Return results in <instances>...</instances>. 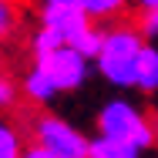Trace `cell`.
<instances>
[{"instance_id":"5b68a950","label":"cell","mask_w":158,"mask_h":158,"mask_svg":"<svg viewBox=\"0 0 158 158\" xmlns=\"http://www.w3.org/2000/svg\"><path fill=\"white\" fill-rule=\"evenodd\" d=\"M40 27H47L51 34H57L67 47H74L94 27V20L84 14V7H44L40 10Z\"/></svg>"},{"instance_id":"6da1fadb","label":"cell","mask_w":158,"mask_h":158,"mask_svg":"<svg viewBox=\"0 0 158 158\" xmlns=\"http://www.w3.org/2000/svg\"><path fill=\"white\" fill-rule=\"evenodd\" d=\"M148 37L141 34V27L131 24H118L104 31V47L98 54V74L114 84V88H135V71H138V57L145 51Z\"/></svg>"},{"instance_id":"8992f818","label":"cell","mask_w":158,"mask_h":158,"mask_svg":"<svg viewBox=\"0 0 158 158\" xmlns=\"http://www.w3.org/2000/svg\"><path fill=\"white\" fill-rule=\"evenodd\" d=\"M20 91H24V94H27V101H34V104H51L54 98L61 94V91L54 88V81H51V77H47V74H44L37 64H34L31 71L24 74V81H20Z\"/></svg>"},{"instance_id":"2e32d148","label":"cell","mask_w":158,"mask_h":158,"mask_svg":"<svg viewBox=\"0 0 158 158\" xmlns=\"http://www.w3.org/2000/svg\"><path fill=\"white\" fill-rule=\"evenodd\" d=\"M20 158H54V155H51V152H44L40 145H27V148H24V155H20Z\"/></svg>"},{"instance_id":"8fae6325","label":"cell","mask_w":158,"mask_h":158,"mask_svg":"<svg viewBox=\"0 0 158 158\" xmlns=\"http://www.w3.org/2000/svg\"><path fill=\"white\" fill-rule=\"evenodd\" d=\"M57 47H67L57 34H51L47 27H37L31 37V51H34V61H40V57H47V54H54Z\"/></svg>"},{"instance_id":"7a4b0ae2","label":"cell","mask_w":158,"mask_h":158,"mask_svg":"<svg viewBox=\"0 0 158 158\" xmlns=\"http://www.w3.org/2000/svg\"><path fill=\"white\" fill-rule=\"evenodd\" d=\"M98 135L111 138V141H121V145H131L138 152H145V148L155 145L152 118L135 101H128V98H111L98 111Z\"/></svg>"},{"instance_id":"4fadbf2b","label":"cell","mask_w":158,"mask_h":158,"mask_svg":"<svg viewBox=\"0 0 158 158\" xmlns=\"http://www.w3.org/2000/svg\"><path fill=\"white\" fill-rule=\"evenodd\" d=\"M14 27H17V7L14 0H0V37L14 34Z\"/></svg>"},{"instance_id":"52a82bcc","label":"cell","mask_w":158,"mask_h":158,"mask_svg":"<svg viewBox=\"0 0 158 158\" xmlns=\"http://www.w3.org/2000/svg\"><path fill=\"white\" fill-rule=\"evenodd\" d=\"M135 88L141 94H158V47L145 44L141 57H138V71H135Z\"/></svg>"},{"instance_id":"30bf717a","label":"cell","mask_w":158,"mask_h":158,"mask_svg":"<svg viewBox=\"0 0 158 158\" xmlns=\"http://www.w3.org/2000/svg\"><path fill=\"white\" fill-rule=\"evenodd\" d=\"M24 155V141H20V131L0 118V158H20Z\"/></svg>"},{"instance_id":"5bb4252c","label":"cell","mask_w":158,"mask_h":158,"mask_svg":"<svg viewBox=\"0 0 158 158\" xmlns=\"http://www.w3.org/2000/svg\"><path fill=\"white\" fill-rule=\"evenodd\" d=\"M14 101H17V84H14L7 74H0V111L14 108Z\"/></svg>"},{"instance_id":"9a60e30c","label":"cell","mask_w":158,"mask_h":158,"mask_svg":"<svg viewBox=\"0 0 158 158\" xmlns=\"http://www.w3.org/2000/svg\"><path fill=\"white\" fill-rule=\"evenodd\" d=\"M141 34L145 37H158V7L141 14Z\"/></svg>"},{"instance_id":"3957f363","label":"cell","mask_w":158,"mask_h":158,"mask_svg":"<svg viewBox=\"0 0 158 158\" xmlns=\"http://www.w3.org/2000/svg\"><path fill=\"white\" fill-rule=\"evenodd\" d=\"M34 145L54 158H91V138L57 114H40L34 121Z\"/></svg>"},{"instance_id":"277c9868","label":"cell","mask_w":158,"mask_h":158,"mask_svg":"<svg viewBox=\"0 0 158 158\" xmlns=\"http://www.w3.org/2000/svg\"><path fill=\"white\" fill-rule=\"evenodd\" d=\"M51 81L57 91H77L84 81H88V71H91V61L84 54H77L74 47H57L54 54L34 61Z\"/></svg>"},{"instance_id":"ba28073f","label":"cell","mask_w":158,"mask_h":158,"mask_svg":"<svg viewBox=\"0 0 158 158\" xmlns=\"http://www.w3.org/2000/svg\"><path fill=\"white\" fill-rule=\"evenodd\" d=\"M91 158H141L138 148L121 145V141H111V138H91Z\"/></svg>"},{"instance_id":"9c48e42d","label":"cell","mask_w":158,"mask_h":158,"mask_svg":"<svg viewBox=\"0 0 158 158\" xmlns=\"http://www.w3.org/2000/svg\"><path fill=\"white\" fill-rule=\"evenodd\" d=\"M81 7L91 20H111L128 7V0H81Z\"/></svg>"},{"instance_id":"e0dca14e","label":"cell","mask_w":158,"mask_h":158,"mask_svg":"<svg viewBox=\"0 0 158 158\" xmlns=\"http://www.w3.org/2000/svg\"><path fill=\"white\" fill-rule=\"evenodd\" d=\"M44 7H81V0H44Z\"/></svg>"},{"instance_id":"ac0fdd59","label":"cell","mask_w":158,"mask_h":158,"mask_svg":"<svg viewBox=\"0 0 158 158\" xmlns=\"http://www.w3.org/2000/svg\"><path fill=\"white\" fill-rule=\"evenodd\" d=\"M135 3L141 7V14H145V10H155V7H158V0H135Z\"/></svg>"},{"instance_id":"d6986e66","label":"cell","mask_w":158,"mask_h":158,"mask_svg":"<svg viewBox=\"0 0 158 158\" xmlns=\"http://www.w3.org/2000/svg\"><path fill=\"white\" fill-rule=\"evenodd\" d=\"M152 128H155V145H158V104H155V111H152Z\"/></svg>"},{"instance_id":"7c38bea8","label":"cell","mask_w":158,"mask_h":158,"mask_svg":"<svg viewBox=\"0 0 158 158\" xmlns=\"http://www.w3.org/2000/svg\"><path fill=\"white\" fill-rule=\"evenodd\" d=\"M101 47H104V31H101L98 24H94V27H91L88 34H84V37H81L77 44H74V51H77V54H84L88 61H98Z\"/></svg>"}]
</instances>
